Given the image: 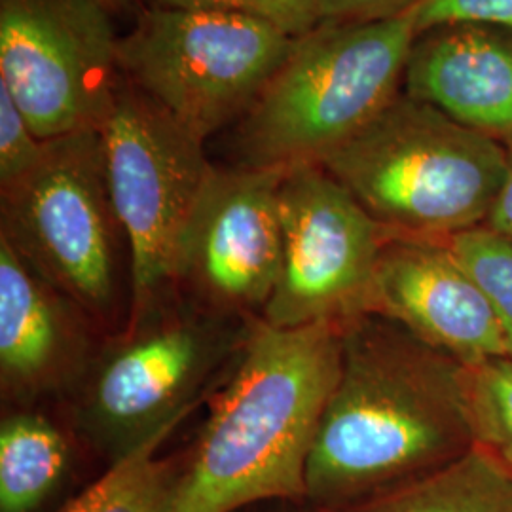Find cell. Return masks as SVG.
<instances>
[{
    "label": "cell",
    "instance_id": "6da1fadb",
    "mask_svg": "<svg viewBox=\"0 0 512 512\" xmlns=\"http://www.w3.org/2000/svg\"><path fill=\"white\" fill-rule=\"evenodd\" d=\"M475 446L465 365L380 315L342 325L336 384L306 465V501L346 511Z\"/></svg>",
    "mask_w": 512,
    "mask_h": 512
},
{
    "label": "cell",
    "instance_id": "7a4b0ae2",
    "mask_svg": "<svg viewBox=\"0 0 512 512\" xmlns=\"http://www.w3.org/2000/svg\"><path fill=\"white\" fill-rule=\"evenodd\" d=\"M342 325L251 323L200 437L186 452L169 512H243L306 501V465L336 384Z\"/></svg>",
    "mask_w": 512,
    "mask_h": 512
},
{
    "label": "cell",
    "instance_id": "3957f363",
    "mask_svg": "<svg viewBox=\"0 0 512 512\" xmlns=\"http://www.w3.org/2000/svg\"><path fill=\"white\" fill-rule=\"evenodd\" d=\"M319 165L387 238L446 241L486 224L507 154L501 141L403 92Z\"/></svg>",
    "mask_w": 512,
    "mask_h": 512
},
{
    "label": "cell",
    "instance_id": "277c9868",
    "mask_svg": "<svg viewBox=\"0 0 512 512\" xmlns=\"http://www.w3.org/2000/svg\"><path fill=\"white\" fill-rule=\"evenodd\" d=\"M416 38L408 12L321 21L296 38L239 122L241 165L287 171L321 164L403 93Z\"/></svg>",
    "mask_w": 512,
    "mask_h": 512
},
{
    "label": "cell",
    "instance_id": "5b68a950",
    "mask_svg": "<svg viewBox=\"0 0 512 512\" xmlns=\"http://www.w3.org/2000/svg\"><path fill=\"white\" fill-rule=\"evenodd\" d=\"M251 323L165 294L93 357L74 389V429L109 463L173 433L236 361Z\"/></svg>",
    "mask_w": 512,
    "mask_h": 512
},
{
    "label": "cell",
    "instance_id": "8992f818",
    "mask_svg": "<svg viewBox=\"0 0 512 512\" xmlns=\"http://www.w3.org/2000/svg\"><path fill=\"white\" fill-rule=\"evenodd\" d=\"M116 228L101 129L44 141L37 164L0 186V238L93 325L116 310Z\"/></svg>",
    "mask_w": 512,
    "mask_h": 512
},
{
    "label": "cell",
    "instance_id": "52a82bcc",
    "mask_svg": "<svg viewBox=\"0 0 512 512\" xmlns=\"http://www.w3.org/2000/svg\"><path fill=\"white\" fill-rule=\"evenodd\" d=\"M101 133L110 200L129 243L131 321L175 291L184 243L219 167L205 141L129 82Z\"/></svg>",
    "mask_w": 512,
    "mask_h": 512
},
{
    "label": "cell",
    "instance_id": "ba28073f",
    "mask_svg": "<svg viewBox=\"0 0 512 512\" xmlns=\"http://www.w3.org/2000/svg\"><path fill=\"white\" fill-rule=\"evenodd\" d=\"M296 38L258 19L147 8L118 38L126 82L207 141L241 120Z\"/></svg>",
    "mask_w": 512,
    "mask_h": 512
},
{
    "label": "cell",
    "instance_id": "9c48e42d",
    "mask_svg": "<svg viewBox=\"0 0 512 512\" xmlns=\"http://www.w3.org/2000/svg\"><path fill=\"white\" fill-rule=\"evenodd\" d=\"M97 0H0V82L38 139L101 129L122 86Z\"/></svg>",
    "mask_w": 512,
    "mask_h": 512
},
{
    "label": "cell",
    "instance_id": "30bf717a",
    "mask_svg": "<svg viewBox=\"0 0 512 512\" xmlns=\"http://www.w3.org/2000/svg\"><path fill=\"white\" fill-rule=\"evenodd\" d=\"M279 211L283 268L262 321L302 329L366 315L387 239L378 222L319 164L285 171Z\"/></svg>",
    "mask_w": 512,
    "mask_h": 512
},
{
    "label": "cell",
    "instance_id": "8fae6325",
    "mask_svg": "<svg viewBox=\"0 0 512 512\" xmlns=\"http://www.w3.org/2000/svg\"><path fill=\"white\" fill-rule=\"evenodd\" d=\"M283 175L243 165L217 169L175 275V289L190 302L226 319H262L283 268Z\"/></svg>",
    "mask_w": 512,
    "mask_h": 512
},
{
    "label": "cell",
    "instance_id": "7c38bea8",
    "mask_svg": "<svg viewBox=\"0 0 512 512\" xmlns=\"http://www.w3.org/2000/svg\"><path fill=\"white\" fill-rule=\"evenodd\" d=\"M368 313L397 323L461 365L512 357L490 302L448 239H385Z\"/></svg>",
    "mask_w": 512,
    "mask_h": 512
},
{
    "label": "cell",
    "instance_id": "4fadbf2b",
    "mask_svg": "<svg viewBox=\"0 0 512 512\" xmlns=\"http://www.w3.org/2000/svg\"><path fill=\"white\" fill-rule=\"evenodd\" d=\"M86 313L38 275L0 238V389L2 401L29 408L73 395L92 365Z\"/></svg>",
    "mask_w": 512,
    "mask_h": 512
},
{
    "label": "cell",
    "instance_id": "5bb4252c",
    "mask_svg": "<svg viewBox=\"0 0 512 512\" xmlns=\"http://www.w3.org/2000/svg\"><path fill=\"white\" fill-rule=\"evenodd\" d=\"M403 92L497 141L511 137V27L454 23L421 33Z\"/></svg>",
    "mask_w": 512,
    "mask_h": 512
},
{
    "label": "cell",
    "instance_id": "9a60e30c",
    "mask_svg": "<svg viewBox=\"0 0 512 512\" xmlns=\"http://www.w3.org/2000/svg\"><path fill=\"white\" fill-rule=\"evenodd\" d=\"M73 465V444L44 414L21 408L0 423V512H37Z\"/></svg>",
    "mask_w": 512,
    "mask_h": 512
},
{
    "label": "cell",
    "instance_id": "2e32d148",
    "mask_svg": "<svg viewBox=\"0 0 512 512\" xmlns=\"http://www.w3.org/2000/svg\"><path fill=\"white\" fill-rule=\"evenodd\" d=\"M340 512H512V473L473 446L433 473Z\"/></svg>",
    "mask_w": 512,
    "mask_h": 512
},
{
    "label": "cell",
    "instance_id": "e0dca14e",
    "mask_svg": "<svg viewBox=\"0 0 512 512\" xmlns=\"http://www.w3.org/2000/svg\"><path fill=\"white\" fill-rule=\"evenodd\" d=\"M169 435L162 433L110 463L105 475L57 512H169L186 463V454L158 456Z\"/></svg>",
    "mask_w": 512,
    "mask_h": 512
},
{
    "label": "cell",
    "instance_id": "ac0fdd59",
    "mask_svg": "<svg viewBox=\"0 0 512 512\" xmlns=\"http://www.w3.org/2000/svg\"><path fill=\"white\" fill-rule=\"evenodd\" d=\"M465 391L475 446L512 473V357L465 365Z\"/></svg>",
    "mask_w": 512,
    "mask_h": 512
},
{
    "label": "cell",
    "instance_id": "d6986e66",
    "mask_svg": "<svg viewBox=\"0 0 512 512\" xmlns=\"http://www.w3.org/2000/svg\"><path fill=\"white\" fill-rule=\"evenodd\" d=\"M448 245L490 302L512 351V239L478 226L448 239Z\"/></svg>",
    "mask_w": 512,
    "mask_h": 512
},
{
    "label": "cell",
    "instance_id": "ffe728a7",
    "mask_svg": "<svg viewBox=\"0 0 512 512\" xmlns=\"http://www.w3.org/2000/svg\"><path fill=\"white\" fill-rule=\"evenodd\" d=\"M148 8L258 19L293 38L304 37L321 23L317 0H148Z\"/></svg>",
    "mask_w": 512,
    "mask_h": 512
},
{
    "label": "cell",
    "instance_id": "44dd1931",
    "mask_svg": "<svg viewBox=\"0 0 512 512\" xmlns=\"http://www.w3.org/2000/svg\"><path fill=\"white\" fill-rule=\"evenodd\" d=\"M44 148L25 114L0 82V186L12 183L37 164Z\"/></svg>",
    "mask_w": 512,
    "mask_h": 512
},
{
    "label": "cell",
    "instance_id": "7402d4cb",
    "mask_svg": "<svg viewBox=\"0 0 512 512\" xmlns=\"http://www.w3.org/2000/svg\"><path fill=\"white\" fill-rule=\"evenodd\" d=\"M404 12L418 35L442 25L484 23L512 29V0H418Z\"/></svg>",
    "mask_w": 512,
    "mask_h": 512
},
{
    "label": "cell",
    "instance_id": "603a6c76",
    "mask_svg": "<svg viewBox=\"0 0 512 512\" xmlns=\"http://www.w3.org/2000/svg\"><path fill=\"white\" fill-rule=\"evenodd\" d=\"M418 0H317L321 21H366L391 18Z\"/></svg>",
    "mask_w": 512,
    "mask_h": 512
},
{
    "label": "cell",
    "instance_id": "cb8c5ba5",
    "mask_svg": "<svg viewBox=\"0 0 512 512\" xmlns=\"http://www.w3.org/2000/svg\"><path fill=\"white\" fill-rule=\"evenodd\" d=\"M507 154V167L503 184L499 188V194L495 198L494 207L490 211V217L484 226L494 230L497 234L512 239V135L501 141Z\"/></svg>",
    "mask_w": 512,
    "mask_h": 512
},
{
    "label": "cell",
    "instance_id": "d4e9b609",
    "mask_svg": "<svg viewBox=\"0 0 512 512\" xmlns=\"http://www.w3.org/2000/svg\"><path fill=\"white\" fill-rule=\"evenodd\" d=\"M243 512H321L308 501H266Z\"/></svg>",
    "mask_w": 512,
    "mask_h": 512
},
{
    "label": "cell",
    "instance_id": "484cf974",
    "mask_svg": "<svg viewBox=\"0 0 512 512\" xmlns=\"http://www.w3.org/2000/svg\"><path fill=\"white\" fill-rule=\"evenodd\" d=\"M110 16H118L128 12L129 8L133 6V0H97Z\"/></svg>",
    "mask_w": 512,
    "mask_h": 512
}]
</instances>
